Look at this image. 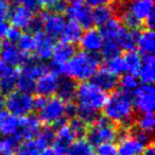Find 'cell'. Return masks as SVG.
Segmentation results:
<instances>
[{
	"label": "cell",
	"mask_w": 155,
	"mask_h": 155,
	"mask_svg": "<svg viewBox=\"0 0 155 155\" xmlns=\"http://www.w3.org/2000/svg\"><path fill=\"white\" fill-rule=\"evenodd\" d=\"M101 64V58L97 53H87L85 51L75 52V54L62 66L50 65L49 68L56 74L72 79L75 82H85L94 77Z\"/></svg>",
	"instance_id": "1"
},
{
	"label": "cell",
	"mask_w": 155,
	"mask_h": 155,
	"mask_svg": "<svg viewBox=\"0 0 155 155\" xmlns=\"http://www.w3.org/2000/svg\"><path fill=\"white\" fill-rule=\"evenodd\" d=\"M104 117L120 127H130L137 117L133 104V98L121 91L113 93L106 99L103 106Z\"/></svg>",
	"instance_id": "2"
},
{
	"label": "cell",
	"mask_w": 155,
	"mask_h": 155,
	"mask_svg": "<svg viewBox=\"0 0 155 155\" xmlns=\"http://www.w3.org/2000/svg\"><path fill=\"white\" fill-rule=\"evenodd\" d=\"M75 100H77V108L91 112H98L102 110L107 99L106 93L98 88L93 83L82 82L78 85L77 93H75Z\"/></svg>",
	"instance_id": "3"
},
{
	"label": "cell",
	"mask_w": 155,
	"mask_h": 155,
	"mask_svg": "<svg viewBox=\"0 0 155 155\" xmlns=\"http://www.w3.org/2000/svg\"><path fill=\"white\" fill-rule=\"evenodd\" d=\"M119 127L105 117H98V119L88 125L85 137L94 147L106 142L116 141L118 138Z\"/></svg>",
	"instance_id": "4"
},
{
	"label": "cell",
	"mask_w": 155,
	"mask_h": 155,
	"mask_svg": "<svg viewBox=\"0 0 155 155\" xmlns=\"http://www.w3.org/2000/svg\"><path fill=\"white\" fill-rule=\"evenodd\" d=\"M5 107L16 117L27 116L34 110V98L30 94L13 91L5 97Z\"/></svg>",
	"instance_id": "5"
},
{
	"label": "cell",
	"mask_w": 155,
	"mask_h": 155,
	"mask_svg": "<svg viewBox=\"0 0 155 155\" xmlns=\"http://www.w3.org/2000/svg\"><path fill=\"white\" fill-rule=\"evenodd\" d=\"M38 112V119L41 123H45L48 127H54L65 119V102L58 97L47 98L45 104ZM67 119V118H66Z\"/></svg>",
	"instance_id": "6"
},
{
	"label": "cell",
	"mask_w": 155,
	"mask_h": 155,
	"mask_svg": "<svg viewBox=\"0 0 155 155\" xmlns=\"http://www.w3.org/2000/svg\"><path fill=\"white\" fill-rule=\"evenodd\" d=\"M122 9L142 25L149 15L154 12V0H118L114 10Z\"/></svg>",
	"instance_id": "7"
},
{
	"label": "cell",
	"mask_w": 155,
	"mask_h": 155,
	"mask_svg": "<svg viewBox=\"0 0 155 155\" xmlns=\"http://www.w3.org/2000/svg\"><path fill=\"white\" fill-rule=\"evenodd\" d=\"M65 11H66L69 20L77 22L82 29H89L93 26V19H91L93 10L83 0L73 1L68 8H66Z\"/></svg>",
	"instance_id": "8"
},
{
	"label": "cell",
	"mask_w": 155,
	"mask_h": 155,
	"mask_svg": "<svg viewBox=\"0 0 155 155\" xmlns=\"http://www.w3.org/2000/svg\"><path fill=\"white\" fill-rule=\"evenodd\" d=\"M134 108L140 114L152 113L155 105V91L152 84H143L137 88L133 96Z\"/></svg>",
	"instance_id": "9"
},
{
	"label": "cell",
	"mask_w": 155,
	"mask_h": 155,
	"mask_svg": "<svg viewBox=\"0 0 155 155\" xmlns=\"http://www.w3.org/2000/svg\"><path fill=\"white\" fill-rule=\"evenodd\" d=\"M41 129V122L38 117L35 115H27V116L18 118V127L15 135H13L19 142L24 140L33 139L36 137Z\"/></svg>",
	"instance_id": "10"
},
{
	"label": "cell",
	"mask_w": 155,
	"mask_h": 155,
	"mask_svg": "<svg viewBox=\"0 0 155 155\" xmlns=\"http://www.w3.org/2000/svg\"><path fill=\"white\" fill-rule=\"evenodd\" d=\"M33 58L32 54L22 53L17 46H15L12 43H1L0 47V58L7 64L11 65L13 67L22 66L27 62Z\"/></svg>",
	"instance_id": "11"
},
{
	"label": "cell",
	"mask_w": 155,
	"mask_h": 155,
	"mask_svg": "<svg viewBox=\"0 0 155 155\" xmlns=\"http://www.w3.org/2000/svg\"><path fill=\"white\" fill-rule=\"evenodd\" d=\"M19 70L0 58V94L7 95L15 89Z\"/></svg>",
	"instance_id": "12"
},
{
	"label": "cell",
	"mask_w": 155,
	"mask_h": 155,
	"mask_svg": "<svg viewBox=\"0 0 155 155\" xmlns=\"http://www.w3.org/2000/svg\"><path fill=\"white\" fill-rule=\"evenodd\" d=\"M39 17L41 19V26H43L44 32H46L53 38L60 36L61 32L66 24L65 17L62 14L46 11L39 14Z\"/></svg>",
	"instance_id": "13"
},
{
	"label": "cell",
	"mask_w": 155,
	"mask_h": 155,
	"mask_svg": "<svg viewBox=\"0 0 155 155\" xmlns=\"http://www.w3.org/2000/svg\"><path fill=\"white\" fill-rule=\"evenodd\" d=\"M34 50L35 58L38 60H49L52 55V51L55 46V41L52 36L48 35L44 31L35 32L34 35Z\"/></svg>",
	"instance_id": "14"
},
{
	"label": "cell",
	"mask_w": 155,
	"mask_h": 155,
	"mask_svg": "<svg viewBox=\"0 0 155 155\" xmlns=\"http://www.w3.org/2000/svg\"><path fill=\"white\" fill-rule=\"evenodd\" d=\"M8 17L12 27L17 28L18 30H29L35 15L32 10L24 5H16L14 9H11Z\"/></svg>",
	"instance_id": "15"
},
{
	"label": "cell",
	"mask_w": 155,
	"mask_h": 155,
	"mask_svg": "<svg viewBox=\"0 0 155 155\" xmlns=\"http://www.w3.org/2000/svg\"><path fill=\"white\" fill-rule=\"evenodd\" d=\"M58 83H60V78L58 77V74L53 71L49 70L37 80L35 91L41 97H54L56 91H58Z\"/></svg>",
	"instance_id": "16"
},
{
	"label": "cell",
	"mask_w": 155,
	"mask_h": 155,
	"mask_svg": "<svg viewBox=\"0 0 155 155\" xmlns=\"http://www.w3.org/2000/svg\"><path fill=\"white\" fill-rule=\"evenodd\" d=\"M80 45L82 49L87 53H98L101 51L103 46V38H102L100 31L97 29H87L80 38Z\"/></svg>",
	"instance_id": "17"
},
{
	"label": "cell",
	"mask_w": 155,
	"mask_h": 155,
	"mask_svg": "<svg viewBox=\"0 0 155 155\" xmlns=\"http://www.w3.org/2000/svg\"><path fill=\"white\" fill-rule=\"evenodd\" d=\"M91 79H93V82L91 83L95 84L98 88L103 91L104 93L114 91L118 87L119 78L112 74L105 68L98 69V71L94 74V77Z\"/></svg>",
	"instance_id": "18"
},
{
	"label": "cell",
	"mask_w": 155,
	"mask_h": 155,
	"mask_svg": "<svg viewBox=\"0 0 155 155\" xmlns=\"http://www.w3.org/2000/svg\"><path fill=\"white\" fill-rule=\"evenodd\" d=\"M118 143L117 155H141L143 149L146 148V146L130 134V131L127 135L118 140Z\"/></svg>",
	"instance_id": "19"
},
{
	"label": "cell",
	"mask_w": 155,
	"mask_h": 155,
	"mask_svg": "<svg viewBox=\"0 0 155 155\" xmlns=\"http://www.w3.org/2000/svg\"><path fill=\"white\" fill-rule=\"evenodd\" d=\"M77 52L74 45H70V44H66L60 41L54 46V49L52 51V65L53 66H62L65 65Z\"/></svg>",
	"instance_id": "20"
},
{
	"label": "cell",
	"mask_w": 155,
	"mask_h": 155,
	"mask_svg": "<svg viewBox=\"0 0 155 155\" xmlns=\"http://www.w3.org/2000/svg\"><path fill=\"white\" fill-rule=\"evenodd\" d=\"M77 88L78 84L74 80L69 79V78H62V79H60L55 97H58V99H61L65 103L73 102L75 98Z\"/></svg>",
	"instance_id": "21"
},
{
	"label": "cell",
	"mask_w": 155,
	"mask_h": 155,
	"mask_svg": "<svg viewBox=\"0 0 155 155\" xmlns=\"http://www.w3.org/2000/svg\"><path fill=\"white\" fill-rule=\"evenodd\" d=\"M144 84H152L155 79V58L153 54H143L141 58V67L139 74Z\"/></svg>",
	"instance_id": "22"
},
{
	"label": "cell",
	"mask_w": 155,
	"mask_h": 155,
	"mask_svg": "<svg viewBox=\"0 0 155 155\" xmlns=\"http://www.w3.org/2000/svg\"><path fill=\"white\" fill-rule=\"evenodd\" d=\"M82 33V28L77 22L69 20V21H66V24H65L64 28H63L62 32L60 34L61 41L70 44V45H74V44H77L78 41H80Z\"/></svg>",
	"instance_id": "23"
},
{
	"label": "cell",
	"mask_w": 155,
	"mask_h": 155,
	"mask_svg": "<svg viewBox=\"0 0 155 155\" xmlns=\"http://www.w3.org/2000/svg\"><path fill=\"white\" fill-rule=\"evenodd\" d=\"M136 46L143 54H153L155 51V34L153 30L146 29L138 33Z\"/></svg>",
	"instance_id": "24"
},
{
	"label": "cell",
	"mask_w": 155,
	"mask_h": 155,
	"mask_svg": "<svg viewBox=\"0 0 155 155\" xmlns=\"http://www.w3.org/2000/svg\"><path fill=\"white\" fill-rule=\"evenodd\" d=\"M18 127V117L10 114L9 112L0 113V135L8 136L15 135Z\"/></svg>",
	"instance_id": "25"
},
{
	"label": "cell",
	"mask_w": 155,
	"mask_h": 155,
	"mask_svg": "<svg viewBox=\"0 0 155 155\" xmlns=\"http://www.w3.org/2000/svg\"><path fill=\"white\" fill-rule=\"evenodd\" d=\"M137 37H138V31L130 30L123 27L121 30L120 34L118 35L116 39V43L118 44L119 48L124 51H132L135 49L136 43H137Z\"/></svg>",
	"instance_id": "26"
},
{
	"label": "cell",
	"mask_w": 155,
	"mask_h": 155,
	"mask_svg": "<svg viewBox=\"0 0 155 155\" xmlns=\"http://www.w3.org/2000/svg\"><path fill=\"white\" fill-rule=\"evenodd\" d=\"M123 29V25L120 22L119 19L113 18L110 21H107L105 25L101 27L100 30V34H101L103 41H116L118 35L120 34L121 30ZM118 45V44H117Z\"/></svg>",
	"instance_id": "27"
},
{
	"label": "cell",
	"mask_w": 155,
	"mask_h": 155,
	"mask_svg": "<svg viewBox=\"0 0 155 155\" xmlns=\"http://www.w3.org/2000/svg\"><path fill=\"white\" fill-rule=\"evenodd\" d=\"M115 10L110 5H103V7L95 8L91 11V19L93 25L98 27H102L107 21L114 18Z\"/></svg>",
	"instance_id": "28"
},
{
	"label": "cell",
	"mask_w": 155,
	"mask_h": 155,
	"mask_svg": "<svg viewBox=\"0 0 155 155\" xmlns=\"http://www.w3.org/2000/svg\"><path fill=\"white\" fill-rule=\"evenodd\" d=\"M127 66V71L129 74H132L134 77H137L139 74L140 67H141V56L135 50L127 51L125 55L123 56Z\"/></svg>",
	"instance_id": "29"
},
{
	"label": "cell",
	"mask_w": 155,
	"mask_h": 155,
	"mask_svg": "<svg viewBox=\"0 0 155 155\" xmlns=\"http://www.w3.org/2000/svg\"><path fill=\"white\" fill-rule=\"evenodd\" d=\"M118 86H119V91H121V93L133 98L135 91L139 87V81L134 75L125 74L119 80Z\"/></svg>",
	"instance_id": "30"
},
{
	"label": "cell",
	"mask_w": 155,
	"mask_h": 155,
	"mask_svg": "<svg viewBox=\"0 0 155 155\" xmlns=\"http://www.w3.org/2000/svg\"><path fill=\"white\" fill-rule=\"evenodd\" d=\"M35 141L37 142L41 150L48 148L50 144L53 143L54 139H55V130L52 127H48L46 125L44 129H41L36 137L34 138Z\"/></svg>",
	"instance_id": "31"
},
{
	"label": "cell",
	"mask_w": 155,
	"mask_h": 155,
	"mask_svg": "<svg viewBox=\"0 0 155 155\" xmlns=\"http://www.w3.org/2000/svg\"><path fill=\"white\" fill-rule=\"evenodd\" d=\"M93 146L86 139L80 138L70 144L67 155H93Z\"/></svg>",
	"instance_id": "32"
},
{
	"label": "cell",
	"mask_w": 155,
	"mask_h": 155,
	"mask_svg": "<svg viewBox=\"0 0 155 155\" xmlns=\"http://www.w3.org/2000/svg\"><path fill=\"white\" fill-rule=\"evenodd\" d=\"M134 125L138 130L142 132H146L149 134H153L155 125V118L153 113H148V114H142L139 117H136Z\"/></svg>",
	"instance_id": "33"
},
{
	"label": "cell",
	"mask_w": 155,
	"mask_h": 155,
	"mask_svg": "<svg viewBox=\"0 0 155 155\" xmlns=\"http://www.w3.org/2000/svg\"><path fill=\"white\" fill-rule=\"evenodd\" d=\"M41 147L37 144L35 139H28L24 140L19 143L15 155H41Z\"/></svg>",
	"instance_id": "34"
},
{
	"label": "cell",
	"mask_w": 155,
	"mask_h": 155,
	"mask_svg": "<svg viewBox=\"0 0 155 155\" xmlns=\"http://www.w3.org/2000/svg\"><path fill=\"white\" fill-rule=\"evenodd\" d=\"M104 68L107 71H110L112 74L116 75V77H119V75L127 72V66H125L124 58L121 55H118L116 58L107 60Z\"/></svg>",
	"instance_id": "35"
},
{
	"label": "cell",
	"mask_w": 155,
	"mask_h": 155,
	"mask_svg": "<svg viewBox=\"0 0 155 155\" xmlns=\"http://www.w3.org/2000/svg\"><path fill=\"white\" fill-rule=\"evenodd\" d=\"M19 143L14 136H8L0 139V155H15Z\"/></svg>",
	"instance_id": "36"
},
{
	"label": "cell",
	"mask_w": 155,
	"mask_h": 155,
	"mask_svg": "<svg viewBox=\"0 0 155 155\" xmlns=\"http://www.w3.org/2000/svg\"><path fill=\"white\" fill-rule=\"evenodd\" d=\"M16 43H17V48L22 53L31 54L34 50V37L29 32L21 33Z\"/></svg>",
	"instance_id": "37"
},
{
	"label": "cell",
	"mask_w": 155,
	"mask_h": 155,
	"mask_svg": "<svg viewBox=\"0 0 155 155\" xmlns=\"http://www.w3.org/2000/svg\"><path fill=\"white\" fill-rule=\"evenodd\" d=\"M68 125L71 129V131H72L73 135L75 136V138H79V139L84 137L85 134H86L87 127H88V125L84 121L81 120L79 117H74L72 119H69Z\"/></svg>",
	"instance_id": "38"
},
{
	"label": "cell",
	"mask_w": 155,
	"mask_h": 155,
	"mask_svg": "<svg viewBox=\"0 0 155 155\" xmlns=\"http://www.w3.org/2000/svg\"><path fill=\"white\" fill-rule=\"evenodd\" d=\"M120 52L121 49L117 45L116 41H103V46L101 48V54H102V58L105 61L120 55Z\"/></svg>",
	"instance_id": "39"
},
{
	"label": "cell",
	"mask_w": 155,
	"mask_h": 155,
	"mask_svg": "<svg viewBox=\"0 0 155 155\" xmlns=\"http://www.w3.org/2000/svg\"><path fill=\"white\" fill-rule=\"evenodd\" d=\"M97 155H117V147L113 142L99 144L97 147Z\"/></svg>",
	"instance_id": "40"
},
{
	"label": "cell",
	"mask_w": 155,
	"mask_h": 155,
	"mask_svg": "<svg viewBox=\"0 0 155 155\" xmlns=\"http://www.w3.org/2000/svg\"><path fill=\"white\" fill-rule=\"evenodd\" d=\"M20 35H21V32H20V30H18L17 28H14V27H9L7 30V33H5V37H7L8 41L9 43H16V41H18V38L20 37Z\"/></svg>",
	"instance_id": "41"
},
{
	"label": "cell",
	"mask_w": 155,
	"mask_h": 155,
	"mask_svg": "<svg viewBox=\"0 0 155 155\" xmlns=\"http://www.w3.org/2000/svg\"><path fill=\"white\" fill-rule=\"evenodd\" d=\"M11 11V5L8 0H0V18H3L9 16V13Z\"/></svg>",
	"instance_id": "42"
},
{
	"label": "cell",
	"mask_w": 155,
	"mask_h": 155,
	"mask_svg": "<svg viewBox=\"0 0 155 155\" xmlns=\"http://www.w3.org/2000/svg\"><path fill=\"white\" fill-rule=\"evenodd\" d=\"M60 1L61 0H36L38 7L45 8V9H49L50 11H51V10L60 2Z\"/></svg>",
	"instance_id": "43"
},
{
	"label": "cell",
	"mask_w": 155,
	"mask_h": 155,
	"mask_svg": "<svg viewBox=\"0 0 155 155\" xmlns=\"http://www.w3.org/2000/svg\"><path fill=\"white\" fill-rule=\"evenodd\" d=\"M112 0H86V3L89 7L98 8V7H103V5H108Z\"/></svg>",
	"instance_id": "44"
},
{
	"label": "cell",
	"mask_w": 155,
	"mask_h": 155,
	"mask_svg": "<svg viewBox=\"0 0 155 155\" xmlns=\"http://www.w3.org/2000/svg\"><path fill=\"white\" fill-rule=\"evenodd\" d=\"M144 25H146L147 29L153 30V28H154V26H155V14H154V12H152V13L147 17V19L144 20Z\"/></svg>",
	"instance_id": "45"
},
{
	"label": "cell",
	"mask_w": 155,
	"mask_h": 155,
	"mask_svg": "<svg viewBox=\"0 0 155 155\" xmlns=\"http://www.w3.org/2000/svg\"><path fill=\"white\" fill-rule=\"evenodd\" d=\"M21 5L32 10V11H35V10L38 8V5H37L36 0H22Z\"/></svg>",
	"instance_id": "46"
},
{
	"label": "cell",
	"mask_w": 155,
	"mask_h": 155,
	"mask_svg": "<svg viewBox=\"0 0 155 155\" xmlns=\"http://www.w3.org/2000/svg\"><path fill=\"white\" fill-rule=\"evenodd\" d=\"M8 28H9V25L5 21V19L0 18V39L5 37V33H7Z\"/></svg>",
	"instance_id": "47"
},
{
	"label": "cell",
	"mask_w": 155,
	"mask_h": 155,
	"mask_svg": "<svg viewBox=\"0 0 155 155\" xmlns=\"http://www.w3.org/2000/svg\"><path fill=\"white\" fill-rule=\"evenodd\" d=\"M141 155H155V150H154V143H151L149 146H147L143 149Z\"/></svg>",
	"instance_id": "48"
},
{
	"label": "cell",
	"mask_w": 155,
	"mask_h": 155,
	"mask_svg": "<svg viewBox=\"0 0 155 155\" xmlns=\"http://www.w3.org/2000/svg\"><path fill=\"white\" fill-rule=\"evenodd\" d=\"M41 155H58L55 153V151L53 150V148H46V149H44L43 151H41Z\"/></svg>",
	"instance_id": "49"
},
{
	"label": "cell",
	"mask_w": 155,
	"mask_h": 155,
	"mask_svg": "<svg viewBox=\"0 0 155 155\" xmlns=\"http://www.w3.org/2000/svg\"><path fill=\"white\" fill-rule=\"evenodd\" d=\"M3 110H5V97L0 94V113L3 112Z\"/></svg>",
	"instance_id": "50"
},
{
	"label": "cell",
	"mask_w": 155,
	"mask_h": 155,
	"mask_svg": "<svg viewBox=\"0 0 155 155\" xmlns=\"http://www.w3.org/2000/svg\"><path fill=\"white\" fill-rule=\"evenodd\" d=\"M61 1L64 3H72L73 1H75V0H61Z\"/></svg>",
	"instance_id": "51"
}]
</instances>
